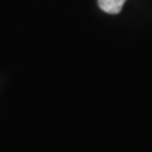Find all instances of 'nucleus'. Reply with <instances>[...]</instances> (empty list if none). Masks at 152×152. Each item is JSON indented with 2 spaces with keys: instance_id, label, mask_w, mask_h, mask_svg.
<instances>
[{
  "instance_id": "1",
  "label": "nucleus",
  "mask_w": 152,
  "mask_h": 152,
  "mask_svg": "<svg viewBox=\"0 0 152 152\" xmlns=\"http://www.w3.org/2000/svg\"><path fill=\"white\" fill-rule=\"evenodd\" d=\"M126 0H98L99 8L107 14L116 15L121 12Z\"/></svg>"
}]
</instances>
